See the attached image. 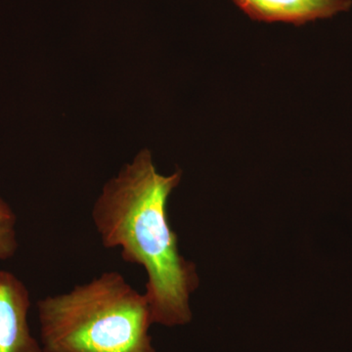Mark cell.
Masks as SVG:
<instances>
[{
	"label": "cell",
	"mask_w": 352,
	"mask_h": 352,
	"mask_svg": "<svg viewBox=\"0 0 352 352\" xmlns=\"http://www.w3.org/2000/svg\"><path fill=\"white\" fill-rule=\"evenodd\" d=\"M252 20L300 25L346 12L352 0H232Z\"/></svg>",
	"instance_id": "cell-4"
},
{
	"label": "cell",
	"mask_w": 352,
	"mask_h": 352,
	"mask_svg": "<svg viewBox=\"0 0 352 352\" xmlns=\"http://www.w3.org/2000/svg\"><path fill=\"white\" fill-rule=\"evenodd\" d=\"M18 248L17 217L0 197V261L12 258Z\"/></svg>",
	"instance_id": "cell-5"
},
{
	"label": "cell",
	"mask_w": 352,
	"mask_h": 352,
	"mask_svg": "<svg viewBox=\"0 0 352 352\" xmlns=\"http://www.w3.org/2000/svg\"><path fill=\"white\" fill-rule=\"evenodd\" d=\"M43 352H157L151 308L117 271L36 305Z\"/></svg>",
	"instance_id": "cell-2"
},
{
	"label": "cell",
	"mask_w": 352,
	"mask_h": 352,
	"mask_svg": "<svg viewBox=\"0 0 352 352\" xmlns=\"http://www.w3.org/2000/svg\"><path fill=\"white\" fill-rule=\"evenodd\" d=\"M182 176L157 173L151 153L143 150L106 183L91 212L104 247L119 248L124 261L144 268L153 324L166 327L191 322L190 296L200 282L168 221V198Z\"/></svg>",
	"instance_id": "cell-1"
},
{
	"label": "cell",
	"mask_w": 352,
	"mask_h": 352,
	"mask_svg": "<svg viewBox=\"0 0 352 352\" xmlns=\"http://www.w3.org/2000/svg\"><path fill=\"white\" fill-rule=\"evenodd\" d=\"M31 296L22 280L0 270V352H43L29 324Z\"/></svg>",
	"instance_id": "cell-3"
}]
</instances>
